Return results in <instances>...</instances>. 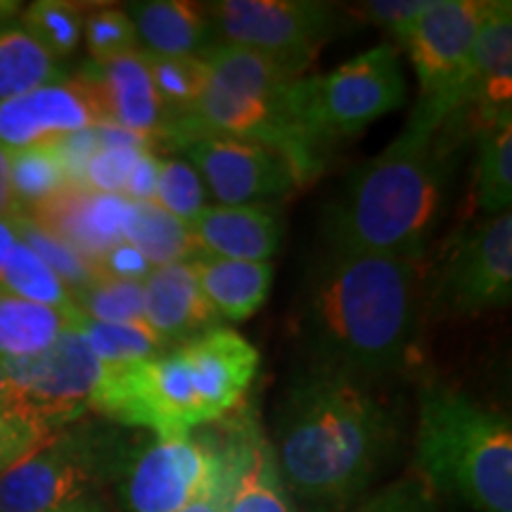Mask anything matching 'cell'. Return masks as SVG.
Returning a JSON list of instances; mask_svg holds the SVG:
<instances>
[{"instance_id": "1", "label": "cell", "mask_w": 512, "mask_h": 512, "mask_svg": "<svg viewBox=\"0 0 512 512\" xmlns=\"http://www.w3.org/2000/svg\"><path fill=\"white\" fill-rule=\"evenodd\" d=\"M422 306V259L325 252L294 313L304 366L370 384L392 380L411 361Z\"/></svg>"}, {"instance_id": "2", "label": "cell", "mask_w": 512, "mask_h": 512, "mask_svg": "<svg viewBox=\"0 0 512 512\" xmlns=\"http://www.w3.org/2000/svg\"><path fill=\"white\" fill-rule=\"evenodd\" d=\"M380 384L299 366L275 415L273 458L299 510L344 512L399 444V418Z\"/></svg>"}, {"instance_id": "3", "label": "cell", "mask_w": 512, "mask_h": 512, "mask_svg": "<svg viewBox=\"0 0 512 512\" xmlns=\"http://www.w3.org/2000/svg\"><path fill=\"white\" fill-rule=\"evenodd\" d=\"M460 145L456 133L408 117L399 136L358 164L330 200L323 214L325 252L425 259Z\"/></svg>"}, {"instance_id": "4", "label": "cell", "mask_w": 512, "mask_h": 512, "mask_svg": "<svg viewBox=\"0 0 512 512\" xmlns=\"http://www.w3.org/2000/svg\"><path fill=\"white\" fill-rule=\"evenodd\" d=\"M259 361L247 337L221 325L147 361L102 363L88 411L152 437H188L238 411Z\"/></svg>"}, {"instance_id": "5", "label": "cell", "mask_w": 512, "mask_h": 512, "mask_svg": "<svg viewBox=\"0 0 512 512\" xmlns=\"http://www.w3.org/2000/svg\"><path fill=\"white\" fill-rule=\"evenodd\" d=\"M204 62L209 67L207 88L197 105L169 128H200L264 145L290 164L299 185L316 181L332 150L316 136L306 114V76L264 53L230 43H216Z\"/></svg>"}, {"instance_id": "6", "label": "cell", "mask_w": 512, "mask_h": 512, "mask_svg": "<svg viewBox=\"0 0 512 512\" xmlns=\"http://www.w3.org/2000/svg\"><path fill=\"white\" fill-rule=\"evenodd\" d=\"M415 465L427 489L475 512H512V422L444 382L418 399Z\"/></svg>"}, {"instance_id": "7", "label": "cell", "mask_w": 512, "mask_h": 512, "mask_svg": "<svg viewBox=\"0 0 512 512\" xmlns=\"http://www.w3.org/2000/svg\"><path fill=\"white\" fill-rule=\"evenodd\" d=\"M143 432L81 418L0 472V512H53L114 486Z\"/></svg>"}, {"instance_id": "8", "label": "cell", "mask_w": 512, "mask_h": 512, "mask_svg": "<svg viewBox=\"0 0 512 512\" xmlns=\"http://www.w3.org/2000/svg\"><path fill=\"white\" fill-rule=\"evenodd\" d=\"M489 0H432L394 46L406 50L420 95L408 117L430 128L453 126L472 136L467 117V79L475 38Z\"/></svg>"}, {"instance_id": "9", "label": "cell", "mask_w": 512, "mask_h": 512, "mask_svg": "<svg viewBox=\"0 0 512 512\" xmlns=\"http://www.w3.org/2000/svg\"><path fill=\"white\" fill-rule=\"evenodd\" d=\"M512 299V214L482 216L460 226L434 261L425 283L427 313L437 320L472 318Z\"/></svg>"}, {"instance_id": "10", "label": "cell", "mask_w": 512, "mask_h": 512, "mask_svg": "<svg viewBox=\"0 0 512 512\" xmlns=\"http://www.w3.org/2000/svg\"><path fill=\"white\" fill-rule=\"evenodd\" d=\"M406 95V74L394 43H380L351 57L335 72L304 79L306 114L316 136L330 150L363 133L384 114L399 110Z\"/></svg>"}, {"instance_id": "11", "label": "cell", "mask_w": 512, "mask_h": 512, "mask_svg": "<svg viewBox=\"0 0 512 512\" xmlns=\"http://www.w3.org/2000/svg\"><path fill=\"white\" fill-rule=\"evenodd\" d=\"M219 43L264 53L304 74L313 57L339 29V5L318 0H221L204 5Z\"/></svg>"}, {"instance_id": "12", "label": "cell", "mask_w": 512, "mask_h": 512, "mask_svg": "<svg viewBox=\"0 0 512 512\" xmlns=\"http://www.w3.org/2000/svg\"><path fill=\"white\" fill-rule=\"evenodd\" d=\"M162 140L195 166L216 204H268L299 188L290 164L264 145L188 126H171Z\"/></svg>"}, {"instance_id": "13", "label": "cell", "mask_w": 512, "mask_h": 512, "mask_svg": "<svg viewBox=\"0 0 512 512\" xmlns=\"http://www.w3.org/2000/svg\"><path fill=\"white\" fill-rule=\"evenodd\" d=\"M3 361L19 403L55 432L91 413L88 403L105 368L74 328L64 330L41 354Z\"/></svg>"}, {"instance_id": "14", "label": "cell", "mask_w": 512, "mask_h": 512, "mask_svg": "<svg viewBox=\"0 0 512 512\" xmlns=\"http://www.w3.org/2000/svg\"><path fill=\"white\" fill-rule=\"evenodd\" d=\"M214 448L207 434H140L124 460L114 489L124 512H181L207 479Z\"/></svg>"}, {"instance_id": "15", "label": "cell", "mask_w": 512, "mask_h": 512, "mask_svg": "<svg viewBox=\"0 0 512 512\" xmlns=\"http://www.w3.org/2000/svg\"><path fill=\"white\" fill-rule=\"evenodd\" d=\"M226 470L221 512H302L285 489L271 439L252 411H235L211 432Z\"/></svg>"}, {"instance_id": "16", "label": "cell", "mask_w": 512, "mask_h": 512, "mask_svg": "<svg viewBox=\"0 0 512 512\" xmlns=\"http://www.w3.org/2000/svg\"><path fill=\"white\" fill-rule=\"evenodd\" d=\"M105 124L98 100L81 76L0 102V147L8 152L55 145L57 140Z\"/></svg>"}, {"instance_id": "17", "label": "cell", "mask_w": 512, "mask_h": 512, "mask_svg": "<svg viewBox=\"0 0 512 512\" xmlns=\"http://www.w3.org/2000/svg\"><path fill=\"white\" fill-rule=\"evenodd\" d=\"M79 76L91 86L105 124L126 128L152 140V145L162 140L171 117L152 83L143 50L107 62H88Z\"/></svg>"}, {"instance_id": "18", "label": "cell", "mask_w": 512, "mask_h": 512, "mask_svg": "<svg viewBox=\"0 0 512 512\" xmlns=\"http://www.w3.org/2000/svg\"><path fill=\"white\" fill-rule=\"evenodd\" d=\"M512 3L489 0L467 79V117L475 136L512 112Z\"/></svg>"}, {"instance_id": "19", "label": "cell", "mask_w": 512, "mask_h": 512, "mask_svg": "<svg viewBox=\"0 0 512 512\" xmlns=\"http://www.w3.org/2000/svg\"><path fill=\"white\" fill-rule=\"evenodd\" d=\"M128 200L83 188H67L53 200L27 214L88 261H98L124 242Z\"/></svg>"}, {"instance_id": "20", "label": "cell", "mask_w": 512, "mask_h": 512, "mask_svg": "<svg viewBox=\"0 0 512 512\" xmlns=\"http://www.w3.org/2000/svg\"><path fill=\"white\" fill-rule=\"evenodd\" d=\"M202 254L235 261H271L283 245V216L273 204H207L190 223Z\"/></svg>"}, {"instance_id": "21", "label": "cell", "mask_w": 512, "mask_h": 512, "mask_svg": "<svg viewBox=\"0 0 512 512\" xmlns=\"http://www.w3.org/2000/svg\"><path fill=\"white\" fill-rule=\"evenodd\" d=\"M145 323L169 347L192 342L221 328L219 313L211 309L190 264L152 268L143 280Z\"/></svg>"}, {"instance_id": "22", "label": "cell", "mask_w": 512, "mask_h": 512, "mask_svg": "<svg viewBox=\"0 0 512 512\" xmlns=\"http://www.w3.org/2000/svg\"><path fill=\"white\" fill-rule=\"evenodd\" d=\"M143 53L162 57H204L219 43L204 5L185 0H145L126 8Z\"/></svg>"}, {"instance_id": "23", "label": "cell", "mask_w": 512, "mask_h": 512, "mask_svg": "<svg viewBox=\"0 0 512 512\" xmlns=\"http://www.w3.org/2000/svg\"><path fill=\"white\" fill-rule=\"evenodd\" d=\"M190 266L202 294L221 320H249L271 294V261H235L204 254L190 261Z\"/></svg>"}, {"instance_id": "24", "label": "cell", "mask_w": 512, "mask_h": 512, "mask_svg": "<svg viewBox=\"0 0 512 512\" xmlns=\"http://www.w3.org/2000/svg\"><path fill=\"white\" fill-rule=\"evenodd\" d=\"M22 5L0 0V102L62 81L57 62L19 22Z\"/></svg>"}, {"instance_id": "25", "label": "cell", "mask_w": 512, "mask_h": 512, "mask_svg": "<svg viewBox=\"0 0 512 512\" xmlns=\"http://www.w3.org/2000/svg\"><path fill=\"white\" fill-rule=\"evenodd\" d=\"M124 240L136 247L152 268L190 264L204 256L200 245L192 238L188 223L178 221L155 202L128 200Z\"/></svg>"}, {"instance_id": "26", "label": "cell", "mask_w": 512, "mask_h": 512, "mask_svg": "<svg viewBox=\"0 0 512 512\" xmlns=\"http://www.w3.org/2000/svg\"><path fill=\"white\" fill-rule=\"evenodd\" d=\"M76 313L17 297L0 285V358H29L53 347L55 339L74 325Z\"/></svg>"}, {"instance_id": "27", "label": "cell", "mask_w": 512, "mask_h": 512, "mask_svg": "<svg viewBox=\"0 0 512 512\" xmlns=\"http://www.w3.org/2000/svg\"><path fill=\"white\" fill-rule=\"evenodd\" d=\"M477 162L472 195L482 216H498L512 207V112L477 133Z\"/></svg>"}, {"instance_id": "28", "label": "cell", "mask_w": 512, "mask_h": 512, "mask_svg": "<svg viewBox=\"0 0 512 512\" xmlns=\"http://www.w3.org/2000/svg\"><path fill=\"white\" fill-rule=\"evenodd\" d=\"M72 328L86 339V344L93 349V354L98 356L102 363H107V366L147 361V358H155L171 349L147 323H98V320L86 318L79 311Z\"/></svg>"}, {"instance_id": "29", "label": "cell", "mask_w": 512, "mask_h": 512, "mask_svg": "<svg viewBox=\"0 0 512 512\" xmlns=\"http://www.w3.org/2000/svg\"><path fill=\"white\" fill-rule=\"evenodd\" d=\"M10 185L19 211H34L67 188V171L53 145L10 152Z\"/></svg>"}, {"instance_id": "30", "label": "cell", "mask_w": 512, "mask_h": 512, "mask_svg": "<svg viewBox=\"0 0 512 512\" xmlns=\"http://www.w3.org/2000/svg\"><path fill=\"white\" fill-rule=\"evenodd\" d=\"M0 285L8 292L17 294V297L22 299H29V302L34 304L50 306V309L64 313L79 311L69 287L50 271V266L34 252V249H29L19 240L17 245L12 247L8 261H5L3 275H0Z\"/></svg>"}, {"instance_id": "31", "label": "cell", "mask_w": 512, "mask_h": 512, "mask_svg": "<svg viewBox=\"0 0 512 512\" xmlns=\"http://www.w3.org/2000/svg\"><path fill=\"white\" fill-rule=\"evenodd\" d=\"M86 12L83 5L64 3V0H38L19 12V22L38 46L57 62L79 48Z\"/></svg>"}, {"instance_id": "32", "label": "cell", "mask_w": 512, "mask_h": 512, "mask_svg": "<svg viewBox=\"0 0 512 512\" xmlns=\"http://www.w3.org/2000/svg\"><path fill=\"white\" fill-rule=\"evenodd\" d=\"M145 60L171 121L185 117L197 105L209 83V67L204 57H162L145 53Z\"/></svg>"}, {"instance_id": "33", "label": "cell", "mask_w": 512, "mask_h": 512, "mask_svg": "<svg viewBox=\"0 0 512 512\" xmlns=\"http://www.w3.org/2000/svg\"><path fill=\"white\" fill-rule=\"evenodd\" d=\"M12 226L17 230V240L24 242L29 249L41 256L43 261L50 266L57 278L69 287L72 297L76 292H81L83 287L93 285L100 278L98 264L88 261L86 256H81L74 247H69L67 242L57 238L43 226L31 219L29 214H17L12 216Z\"/></svg>"}, {"instance_id": "34", "label": "cell", "mask_w": 512, "mask_h": 512, "mask_svg": "<svg viewBox=\"0 0 512 512\" xmlns=\"http://www.w3.org/2000/svg\"><path fill=\"white\" fill-rule=\"evenodd\" d=\"M74 304L83 316L98 323H145L143 283H133V280L98 278L93 285L74 294Z\"/></svg>"}, {"instance_id": "35", "label": "cell", "mask_w": 512, "mask_h": 512, "mask_svg": "<svg viewBox=\"0 0 512 512\" xmlns=\"http://www.w3.org/2000/svg\"><path fill=\"white\" fill-rule=\"evenodd\" d=\"M209 192L204 181L188 159L164 157L157 164L155 202L157 207L169 211L178 221L190 223L200 211L207 207Z\"/></svg>"}, {"instance_id": "36", "label": "cell", "mask_w": 512, "mask_h": 512, "mask_svg": "<svg viewBox=\"0 0 512 512\" xmlns=\"http://www.w3.org/2000/svg\"><path fill=\"white\" fill-rule=\"evenodd\" d=\"M83 38H86L88 53L93 57L91 62H107L140 50L136 27L124 8H98L86 12Z\"/></svg>"}, {"instance_id": "37", "label": "cell", "mask_w": 512, "mask_h": 512, "mask_svg": "<svg viewBox=\"0 0 512 512\" xmlns=\"http://www.w3.org/2000/svg\"><path fill=\"white\" fill-rule=\"evenodd\" d=\"M53 434L57 432L24 408H0V472L31 456Z\"/></svg>"}, {"instance_id": "38", "label": "cell", "mask_w": 512, "mask_h": 512, "mask_svg": "<svg viewBox=\"0 0 512 512\" xmlns=\"http://www.w3.org/2000/svg\"><path fill=\"white\" fill-rule=\"evenodd\" d=\"M147 147H100L95 155L83 164L79 185L76 188L105 192V195H121L133 166Z\"/></svg>"}, {"instance_id": "39", "label": "cell", "mask_w": 512, "mask_h": 512, "mask_svg": "<svg viewBox=\"0 0 512 512\" xmlns=\"http://www.w3.org/2000/svg\"><path fill=\"white\" fill-rule=\"evenodd\" d=\"M354 512H439L434 494L422 479L403 477L375 491Z\"/></svg>"}, {"instance_id": "40", "label": "cell", "mask_w": 512, "mask_h": 512, "mask_svg": "<svg viewBox=\"0 0 512 512\" xmlns=\"http://www.w3.org/2000/svg\"><path fill=\"white\" fill-rule=\"evenodd\" d=\"M430 3L432 0H370V3L351 5L347 15L358 17L363 24L389 31L396 38L413 19H418L430 8Z\"/></svg>"}, {"instance_id": "41", "label": "cell", "mask_w": 512, "mask_h": 512, "mask_svg": "<svg viewBox=\"0 0 512 512\" xmlns=\"http://www.w3.org/2000/svg\"><path fill=\"white\" fill-rule=\"evenodd\" d=\"M100 278H114V280H133V283H143L150 275L152 266L147 264L145 256L138 252L136 247L128 242H119L112 247L102 259L98 261Z\"/></svg>"}, {"instance_id": "42", "label": "cell", "mask_w": 512, "mask_h": 512, "mask_svg": "<svg viewBox=\"0 0 512 512\" xmlns=\"http://www.w3.org/2000/svg\"><path fill=\"white\" fill-rule=\"evenodd\" d=\"M211 441V448H214V463H211V470L207 479H204L202 489L197 491L195 498L185 505L181 512H221L223 510V498H226V470H223V458L219 446H216L211 432H207Z\"/></svg>"}, {"instance_id": "43", "label": "cell", "mask_w": 512, "mask_h": 512, "mask_svg": "<svg viewBox=\"0 0 512 512\" xmlns=\"http://www.w3.org/2000/svg\"><path fill=\"white\" fill-rule=\"evenodd\" d=\"M157 164L159 157L145 150L140 155L138 164L133 166L131 176H128L124 197L131 202H152L155 200V185H157Z\"/></svg>"}, {"instance_id": "44", "label": "cell", "mask_w": 512, "mask_h": 512, "mask_svg": "<svg viewBox=\"0 0 512 512\" xmlns=\"http://www.w3.org/2000/svg\"><path fill=\"white\" fill-rule=\"evenodd\" d=\"M22 214L12 195L10 185V152L0 147V219H12V216Z\"/></svg>"}, {"instance_id": "45", "label": "cell", "mask_w": 512, "mask_h": 512, "mask_svg": "<svg viewBox=\"0 0 512 512\" xmlns=\"http://www.w3.org/2000/svg\"><path fill=\"white\" fill-rule=\"evenodd\" d=\"M17 245V230L12 226V219H0V275H3L5 261Z\"/></svg>"}, {"instance_id": "46", "label": "cell", "mask_w": 512, "mask_h": 512, "mask_svg": "<svg viewBox=\"0 0 512 512\" xmlns=\"http://www.w3.org/2000/svg\"><path fill=\"white\" fill-rule=\"evenodd\" d=\"M0 408H24L17 399L15 389H12V384L8 380V373H5L3 358H0Z\"/></svg>"}, {"instance_id": "47", "label": "cell", "mask_w": 512, "mask_h": 512, "mask_svg": "<svg viewBox=\"0 0 512 512\" xmlns=\"http://www.w3.org/2000/svg\"><path fill=\"white\" fill-rule=\"evenodd\" d=\"M53 512H114L102 498H86V501H76L72 505H64L60 510Z\"/></svg>"}]
</instances>
